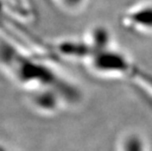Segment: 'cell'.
Returning a JSON list of instances; mask_svg holds the SVG:
<instances>
[{"label": "cell", "instance_id": "1", "mask_svg": "<svg viewBox=\"0 0 152 151\" xmlns=\"http://www.w3.org/2000/svg\"><path fill=\"white\" fill-rule=\"evenodd\" d=\"M58 5L62 6L66 9H74L77 5L79 0H54Z\"/></svg>", "mask_w": 152, "mask_h": 151}]
</instances>
